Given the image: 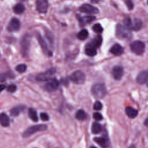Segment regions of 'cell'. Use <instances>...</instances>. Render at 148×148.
I'll list each match as a JSON object with an SVG mask.
<instances>
[{
    "instance_id": "obj_1",
    "label": "cell",
    "mask_w": 148,
    "mask_h": 148,
    "mask_svg": "<svg viewBox=\"0 0 148 148\" xmlns=\"http://www.w3.org/2000/svg\"><path fill=\"white\" fill-rule=\"evenodd\" d=\"M116 35L117 38L121 40H128L131 38V34L128 29L120 24L116 27Z\"/></svg>"
},
{
    "instance_id": "obj_2",
    "label": "cell",
    "mask_w": 148,
    "mask_h": 148,
    "mask_svg": "<svg viewBox=\"0 0 148 148\" xmlns=\"http://www.w3.org/2000/svg\"><path fill=\"white\" fill-rule=\"evenodd\" d=\"M91 93L97 98H102L106 94V89L103 84L97 83L92 87Z\"/></svg>"
},
{
    "instance_id": "obj_3",
    "label": "cell",
    "mask_w": 148,
    "mask_h": 148,
    "mask_svg": "<svg viewBox=\"0 0 148 148\" xmlns=\"http://www.w3.org/2000/svg\"><path fill=\"white\" fill-rule=\"evenodd\" d=\"M47 129V125L45 124H38L32 125L28 128L23 134V137L27 138L39 131H43Z\"/></svg>"
},
{
    "instance_id": "obj_4",
    "label": "cell",
    "mask_w": 148,
    "mask_h": 148,
    "mask_svg": "<svg viewBox=\"0 0 148 148\" xmlns=\"http://www.w3.org/2000/svg\"><path fill=\"white\" fill-rule=\"evenodd\" d=\"M30 47V36L26 34L23 36L20 42V51L23 57H27L28 54Z\"/></svg>"
},
{
    "instance_id": "obj_5",
    "label": "cell",
    "mask_w": 148,
    "mask_h": 148,
    "mask_svg": "<svg viewBox=\"0 0 148 148\" xmlns=\"http://www.w3.org/2000/svg\"><path fill=\"white\" fill-rule=\"evenodd\" d=\"M131 50L137 55H141L145 51V43L140 40H135L132 42L130 45Z\"/></svg>"
},
{
    "instance_id": "obj_6",
    "label": "cell",
    "mask_w": 148,
    "mask_h": 148,
    "mask_svg": "<svg viewBox=\"0 0 148 148\" xmlns=\"http://www.w3.org/2000/svg\"><path fill=\"white\" fill-rule=\"evenodd\" d=\"M69 79L76 84H82L84 82L86 76L82 71H76L72 73L69 76Z\"/></svg>"
},
{
    "instance_id": "obj_7",
    "label": "cell",
    "mask_w": 148,
    "mask_h": 148,
    "mask_svg": "<svg viewBox=\"0 0 148 148\" xmlns=\"http://www.w3.org/2000/svg\"><path fill=\"white\" fill-rule=\"evenodd\" d=\"M55 68H52L47 69L44 72L38 74L36 76V79L38 81H47L51 79V77L56 73Z\"/></svg>"
},
{
    "instance_id": "obj_8",
    "label": "cell",
    "mask_w": 148,
    "mask_h": 148,
    "mask_svg": "<svg viewBox=\"0 0 148 148\" xmlns=\"http://www.w3.org/2000/svg\"><path fill=\"white\" fill-rule=\"evenodd\" d=\"M79 10L80 12L87 14H97L99 13V10L97 8L89 4H83L79 8Z\"/></svg>"
},
{
    "instance_id": "obj_9",
    "label": "cell",
    "mask_w": 148,
    "mask_h": 148,
    "mask_svg": "<svg viewBox=\"0 0 148 148\" xmlns=\"http://www.w3.org/2000/svg\"><path fill=\"white\" fill-rule=\"evenodd\" d=\"M59 86V83L58 80L56 79H49L44 85L45 89L49 92H52L56 91Z\"/></svg>"
},
{
    "instance_id": "obj_10",
    "label": "cell",
    "mask_w": 148,
    "mask_h": 148,
    "mask_svg": "<svg viewBox=\"0 0 148 148\" xmlns=\"http://www.w3.org/2000/svg\"><path fill=\"white\" fill-rule=\"evenodd\" d=\"M49 7L47 0H36V10L41 13H46Z\"/></svg>"
},
{
    "instance_id": "obj_11",
    "label": "cell",
    "mask_w": 148,
    "mask_h": 148,
    "mask_svg": "<svg viewBox=\"0 0 148 148\" xmlns=\"http://www.w3.org/2000/svg\"><path fill=\"white\" fill-rule=\"evenodd\" d=\"M76 16L81 27H84L86 24L90 23L95 19V17L91 15H88L82 17L79 14H76Z\"/></svg>"
},
{
    "instance_id": "obj_12",
    "label": "cell",
    "mask_w": 148,
    "mask_h": 148,
    "mask_svg": "<svg viewBox=\"0 0 148 148\" xmlns=\"http://www.w3.org/2000/svg\"><path fill=\"white\" fill-rule=\"evenodd\" d=\"M37 39H38V40L39 42V43L43 51V53L49 56H51L52 55V53H51V51L49 50L48 47H47V43L46 42H45V40L43 39V38L41 36V35L40 34H38L37 35Z\"/></svg>"
},
{
    "instance_id": "obj_13",
    "label": "cell",
    "mask_w": 148,
    "mask_h": 148,
    "mask_svg": "<svg viewBox=\"0 0 148 148\" xmlns=\"http://www.w3.org/2000/svg\"><path fill=\"white\" fill-rule=\"evenodd\" d=\"M20 21L16 18H13L10 21L8 26V29L10 32H14L17 31L20 29Z\"/></svg>"
},
{
    "instance_id": "obj_14",
    "label": "cell",
    "mask_w": 148,
    "mask_h": 148,
    "mask_svg": "<svg viewBox=\"0 0 148 148\" xmlns=\"http://www.w3.org/2000/svg\"><path fill=\"white\" fill-rule=\"evenodd\" d=\"M124 73L123 68L120 65L114 66L112 70V74L113 77L116 80H120L122 77Z\"/></svg>"
},
{
    "instance_id": "obj_15",
    "label": "cell",
    "mask_w": 148,
    "mask_h": 148,
    "mask_svg": "<svg viewBox=\"0 0 148 148\" xmlns=\"http://www.w3.org/2000/svg\"><path fill=\"white\" fill-rule=\"evenodd\" d=\"M102 36L100 35H98L95 36L90 42H88V43H87L86 46L97 49V48L100 47V46L102 44Z\"/></svg>"
},
{
    "instance_id": "obj_16",
    "label": "cell",
    "mask_w": 148,
    "mask_h": 148,
    "mask_svg": "<svg viewBox=\"0 0 148 148\" xmlns=\"http://www.w3.org/2000/svg\"><path fill=\"white\" fill-rule=\"evenodd\" d=\"M110 52L113 55L119 56L123 53L124 49L120 44L116 43L111 47L110 49Z\"/></svg>"
},
{
    "instance_id": "obj_17",
    "label": "cell",
    "mask_w": 148,
    "mask_h": 148,
    "mask_svg": "<svg viewBox=\"0 0 148 148\" xmlns=\"http://www.w3.org/2000/svg\"><path fill=\"white\" fill-rule=\"evenodd\" d=\"M94 141L103 148L108 147L109 145V140L106 136L96 137L94 138Z\"/></svg>"
},
{
    "instance_id": "obj_18",
    "label": "cell",
    "mask_w": 148,
    "mask_h": 148,
    "mask_svg": "<svg viewBox=\"0 0 148 148\" xmlns=\"http://www.w3.org/2000/svg\"><path fill=\"white\" fill-rule=\"evenodd\" d=\"M142 21L139 18H135L134 20L131 19L130 30L139 31L142 28Z\"/></svg>"
},
{
    "instance_id": "obj_19",
    "label": "cell",
    "mask_w": 148,
    "mask_h": 148,
    "mask_svg": "<svg viewBox=\"0 0 148 148\" xmlns=\"http://www.w3.org/2000/svg\"><path fill=\"white\" fill-rule=\"evenodd\" d=\"M148 81V72L142 71L139 73L136 77V82L139 84H144Z\"/></svg>"
},
{
    "instance_id": "obj_20",
    "label": "cell",
    "mask_w": 148,
    "mask_h": 148,
    "mask_svg": "<svg viewBox=\"0 0 148 148\" xmlns=\"http://www.w3.org/2000/svg\"><path fill=\"white\" fill-rule=\"evenodd\" d=\"M0 124L3 127H8L10 124V120L8 116L5 113L0 114Z\"/></svg>"
},
{
    "instance_id": "obj_21",
    "label": "cell",
    "mask_w": 148,
    "mask_h": 148,
    "mask_svg": "<svg viewBox=\"0 0 148 148\" xmlns=\"http://www.w3.org/2000/svg\"><path fill=\"white\" fill-rule=\"evenodd\" d=\"M125 113L127 114V116L131 118V119H134L135 117H136L138 115V110L130 106H128L125 108Z\"/></svg>"
},
{
    "instance_id": "obj_22",
    "label": "cell",
    "mask_w": 148,
    "mask_h": 148,
    "mask_svg": "<svg viewBox=\"0 0 148 148\" xmlns=\"http://www.w3.org/2000/svg\"><path fill=\"white\" fill-rule=\"evenodd\" d=\"M28 116L34 121L36 122L38 120L36 111L33 108H29L28 109Z\"/></svg>"
},
{
    "instance_id": "obj_23",
    "label": "cell",
    "mask_w": 148,
    "mask_h": 148,
    "mask_svg": "<svg viewBox=\"0 0 148 148\" xmlns=\"http://www.w3.org/2000/svg\"><path fill=\"white\" fill-rule=\"evenodd\" d=\"M88 36V32L87 29H82L77 34V39H79V40H82L87 39Z\"/></svg>"
},
{
    "instance_id": "obj_24",
    "label": "cell",
    "mask_w": 148,
    "mask_h": 148,
    "mask_svg": "<svg viewBox=\"0 0 148 148\" xmlns=\"http://www.w3.org/2000/svg\"><path fill=\"white\" fill-rule=\"evenodd\" d=\"M102 130V127L101 124L97 122H94L92 123L91 126V131L93 134H98Z\"/></svg>"
},
{
    "instance_id": "obj_25",
    "label": "cell",
    "mask_w": 148,
    "mask_h": 148,
    "mask_svg": "<svg viewBox=\"0 0 148 148\" xmlns=\"http://www.w3.org/2000/svg\"><path fill=\"white\" fill-rule=\"evenodd\" d=\"M75 117L79 120H84L86 119L87 115L86 112L83 110L80 109L76 112L75 114Z\"/></svg>"
},
{
    "instance_id": "obj_26",
    "label": "cell",
    "mask_w": 148,
    "mask_h": 148,
    "mask_svg": "<svg viewBox=\"0 0 148 148\" xmlns=\"http://www.w3.org/2000/svg\"><path fill=\"white\" fill-rule=\"evenodd\" d=\"M25 10L24 6L21 3L16 4L13 8V11L17 14H21L24 12Z\"/></svg>"
},
{
    "instance_id": "obj_27",
    "label": "cell",
    "mask_w": 148,
    "mask_h": 148,
    "mask_svg": "<svg viewBox=\"0 0 148 148\" xmlns=\"http://www.w3.org/2000/svg\"><path fill=\"white\" fill-rule=\"evenodd\" d=\"M85 53L88 56L92 57V56H94L97 54V50L94 48L86 46Z\"/></svg>"
},
{
    "instance_id": "obj_28",
    "label": "cell",
    "mask_w": 148,
    "mask_h": 148,
    "mask_svg": "<svg viewBox=\"0 0 148 148\" xmlns=\"http://www.w3.org/2000/svg\"><path fill=\"white\" fill-rule=\"evenodd\" d=\"M21 108L17 106H15L13 108H12V109L10 110V114L12 116H17L20 114L21 111Z\"/></svg>"
},
{
    "instance_id": "obj_29",
    "label": "cell",
    "mask_w": 148,
    "mask_h": 148,
    "mask_svg": "<svg viewBox=\"0 0 148 148\" xmlns=\"http://www.w3.org/2000/svg\"><path fill=\"white\" fill-rule=\"evenodd\" d=\"M92 29L96 33H101L103 31V28L99 23L94 24L92 27Z\"/></svg>"
},
{
    "instance_id": "obj_30",
    "label": "cell",
    "mask_w": 148,
    "mask_h": 148,
    "mask_svg": "<svg viewBox=\"0 0 148 148\" xmlns=\"http://www.w3.org/2000/svg\"><path fill=\"white\" fill-rule=\"evenodd\" d=\"M16 70L19 73H23L27 70V65L24 64H21L16 66Z\"/></svg>"
},
{
    "instance_id": "obj_31",
    "label": "cell",
    "mask_w": 148,
    "mask_h": 148,
    "mask_svg": "<svg viewBox=\"0 0 148 148\" xmlns=\"http://www.w3.org/2000/svg\"><path fill=\"white\" fill-rule=\"evenodd\" d=\"M45 35L47 39L49 40V42L50 43V44H53L54 43V36L51 33V32H50L48 30H46L45 31Z\"/></svg>"
},
{
    "instance_id": "obj_32",
    "label": "cell",
    "mask_w": 148,
    "mask_h": 148,
    "mask_svg": "<svg viewBox=\"0 0 148 148\" xmlns=\"http://www.w3.org/2000/svg\"><path fill=\"white\" fill-rule=\"evenodd\" d=\"M93 108H94V109L99 110H101V109L102 108V105L101 102H100L98 101H97L94 103Z\"/></svg>"
},
{
    "instance_id": "obj_33",
    "label": "cell",
    "mask_w": 148,
    "mask_h": 148,
    "mask_svg": "<svg viewBox=\"0 0 148 148\" xmlns=\"http://www.w3.org/2000/svg\"><path fill=\"white\" fill-rule=\"evenodd\" d=\"M92 116H93V118H94L95 120H98V121L101 120H102V119H103L102 115L101 113H98V112H95V113H94Z\"/></svg>"
},
{
    "instance_id": "obj_34",
    "label": "cell",
    "mask_w": 148,
    "mask_h": 148,
    "mask_svg": "<svg viewBox=\"0 0 148 148\" xmlns=\"http://www.w3.org/2000/svg\"><path fill=\"white\" fill-rule=\"evenodd\" d=\"M10 73H3L0 75V81L1 82H3L7 78L10 77Z\"/></svg>"
},
{
    "instance_id": "obj_35",
    "label": "cell",
    "mask_w": 148,
    "mask_h": 148,
    "mask_svg": "<svg viewBox=\"0 0 148 148\" xmlns=\"http://www.w3.org/2000/svg\"><path fill=\"white\" fill-rule=\"evenodd\" d=\"M125 3L129 10H132L134 8V4L131 0H125Z\"/></svg>"
},
{
    "instance_id": "obj_36",
    "label": "cell",
    "mask_w": 148,
    "mask_h": 148,
    "mask_svg": "<svg viewBox=\"0 0 148 148\" xmlns=\"http://www.w3.org/2000/svg\"><path fill=\"white\" fill-rule=\"evenodd\" d=\"M40 117L41 120H43V121H48V120H49V115H48L46 113H45V112L40 113Z\"/></svg>"
},
{
    "instance_id": "obj_37",
    "label": "cell",
    "mask_w": 148,
    "mask_h": 148,
    "mask_svg": "<svg viewBox=\"0 0 148 148\" xmlns=\"http://www.w3.org/2000/svg\"><path fill=\"white\" fill-rule=\"evenodd\" d=\"M16 89H17V87H16V85H14V84H11V85H10V86L8 87L7 91H8V92H9L12 93V92H15L16 90Z\"/></svg>"
},
{
    "instance_id": "obj_38",
    "label": "cell",
    "mask_w": 148,
    "mask_h": 148,
    "mask_svg": "<svg viewBox=\"0 0 148 148\" xmlns=\"http://www.w3.org/2000/svg\"><path fill=\"white\" fill-rule=\"evenodd\" d=\"M5 88V86L4 84H0V91H2Z\"/></svg>"
},
{
    "instance_id": "obj_39",
    "label": "cell",
    "mask_w": 148,
    "mask_h": 148,
    "mask_svg": "<svg viewBox=\"0 0 148 148\" xmlns=\"http://www.w3.org/2000/svg\"><path fill=\"white\" fill-rule=\"evenodd\" d=\"M144 125H146V127H148V117L144 121Z\"/></svg>"
},
{
    "instance_id": "obj_40",
    "label": "cell",
    "mask_w": 148,
    "mask_h": 148,
    "mask_svg": "<svg viewBox=\"0 0 148 148\" xmlns=\"http://www.w3.org/2000/svg\"><path fill=\"white\" fill-rule=\"evenodd\" d=\"M100 1V0H91V2L92 3H97Z\"/></svg>"
},
{
    "instance_id": "obj_41",
    "label": "cell",
    "mask_w": 148,
    "mask_h": 148,
    "mask_svg": "<svg viewBox=\"0 0 148 148\" xmlns=\"http://www.w3.org/2000/svg\"><path fill=\"white\" fill-rule=\"evenodd\" d=\"M129 148H136V147H135V146H134V145H131Z\"/></svg>"
},
{
    "instance_id": "obj_42",
    "label": "cell",
    "mask_w": 148,
    "mask_h": 148,
    "mask_svg": "<svg viewBox=\"0 0 148 148\" xmlns=\"http://www.w3.org/2000/svg\"><path fill=\"white\" fill-rule=\"evenodd\" d=\"M90 148H97V147L95 146H91V147H90Z\"/></svg>"
},
{
    "instance_id": "obj_43",
    "label": "cell",
    "mask_w": 148,
    "mask_h": 148,
    "mask_svg": "<svg viewBox=\"0 0 148 148\" xmlns=\"http://www.w3.org/2000/svg\"><path fill=\"white\" fill-rule=\"evenodd\" d=\"M20 1H25V0H20Z\"/></svg>"
},
{
    "instance_id": "obj_44",
    "label": "cell",
    "mask_w": 148,
    "mask_h": 148,
    "mask_svg": "<svg viewBox=\"0 0 148 148\" xmlns=\"http://www.w3.org/2000/svg\"><path fill=\"white\" fill-rule=\"evenodd\" d=\"M147 4H148V0H147Z\"/></svg>"
}]
</instances>
